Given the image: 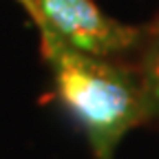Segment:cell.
Returning a JSON list of instances; mask_svg holds the SVG:
<instances>
[{"label": "cell", "instance_id": "obj_1", "mask_svg": "<svg viewBox=\"0 0 159 159\" xmlns=\"http://www.w3.org/2000/svg\"><path fill=\"white\" fill-rule=\"evenodd\" d=\"M38 33L60 102L84 130L95 159H113L119 142L144 124L135 66L77 51L47 29Z\"/></svg>", "mask_w": 159, "mask_h": 159}, {"label": "cell", "instance_id": "obj_2", "mask_svg": "<svg viewBox=\"0 0 159 159\" xmlns=\"http://www.w3.org/2000/svg\"><path fill=\"white\" fill-rule=\"evenodd\" d=\"M35 29H47L69 47L104 60L130 62L142 47L144 27L106 16L93 0H18Z\"/></svg>", "mask_w": 159, "mask_h": 159}, {"label": "cell", "instance_id": "obj_3", "mask_svg": "<svg viewBox=\"0 0 159 159\" xmlns=\"http://www.w3.org/2000/svg\"><path fill=\"white\" fill-rule=\"evenodd\" d=\"M133 66L139 77L144 104V124L159 128V18L144 27V40Z\"/></svg>", "mask_w": 159, "mask_h": 159}]
</instances>
